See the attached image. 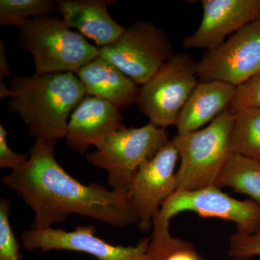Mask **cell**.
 Segmentation results:
<instances>
[{
    "label": "cell",
    "mask_w": 260,
    "mask_h": 260,
    "mask_svg": "<svg viewBox=\"0 0 260 260\" xmlns=\"http://www.w3.org/2000/svg\"><path fill=\"white\" fill-rule=\"evenodd\" d=\"M56 9L51 0H1L0 25L18 27L38 17L46 16Z\"/></svg>",
    "instance_id": "cell-19"
},
{
    "label": "cell",
    "mask_w": 260,
    "mask_h": 260,
    "mask_svg": "<svg viewBox=\"0 0 260 260\" xmlns=\"http://www.w3.org/2000/svg\"><path fill=\"white\" fill-rule=\"evenodd\" d=\"M199 27L184 38L186 49H213L260 18V0H203Z\"/></svg>",
    "instance_id": "cell-12"
},
{
    "label": "cell",
    "mask_w": 260,
    "mask_h": 260,
    "mask_svg": "<svg viewBox=\"0 0 260 260\" xmlns=\"http://www.w3.org/2000/svg\"><path fill=\"white\" fill-rule=\"evenodd\" d=\"M169 141L165 129L150 123L139 128L123 126L85 158L94 167L107 172V184L111 189L127 191L140 168Z\"/></svg>",
    "instance_id": "cell-5"
},
{
    "label": "cell",
    "mask_w": 260,
    "mask_h": 260,
    "mask_svg": "<svg viewBox=\"0 0 260 260\" xmlns=\"http://www.w3.org/2000/svg\"><path fill=\"white\" fill-rule=\"evenodd\" d=\"M179 153L172 139L143 164L135 174L127 193L138 218V229L149 232L153 219L166 201L177 190L176 167Z\"/></svg>",
    "instance_id": "cell-10"
},
{
    "label": "cell",
    "mask_w": 260,
    "mask_h": 260,
    "mask_svg": "<svg viewBox=\"0 0 260 260\" xmlns=\"http://www.w3.org/2000/svg\"><path fill=\"white\" fill-rule=\"evenodd\" d=\"M55 144L36 140L28 161L3 179L34 213L32 229H47L71 215L94 219L115 228L138 224L127 191L107 189L97 182H80L54 157Z\"/></svg>",
    "instance_id": "cell-1"
},
{
    "label": "cell",
    "mask_w": 260,
    "mask_h": 260,
    "mask_svg": "<svg viewBox=\"0 0 260 260\" xmlns=\"http://www.w3.org/2000/svg\"><path fill=\"white\" fill-rule=\"evenodd\" d=\"M245 109H260V73L236 87L228 112L234 114Z\"/></svg>",
    "instance_id": "cell-22"
},
{
    "label": "cell",
    "mask_w": 260,
    "mask_h": 260,
    "mask_svg": "<svg viewBox=\"0 0 260 260\" xmlns=\"http://www.w3.org/2000/svg\"><path fill=\"white\" fill-rule=\"evenodd\" d=\"M230 150L247 158H260V109H245L233 114Z\"/></svg>",
    "instance_id": "cell-18"
},
{
    "label": "cell",
    "mask_w": 260,
    "mask_h": 260,
    "mask_svg": "<svg viewBox=\"0 0 260 260\" xmlns=\"http://www.w3.org/2000/svg\"><path fill=\"white\" fill-rule=\"evenodd\" d=\"M199 83L197 62L186 54L174 56L140 88L136 104L150 124L166 129L178 116Z\"/></svg>",
    "instance_id": "cell-6"
},
{
    "label": "cell",
    "mask_w": 260,
    "mask_h": 260,
    "mask_svg": "<svg viewBox=\"0 0 260 260\" xmlns=\"http://www.w3.org/2000/svg\"><path fill=\"white\" fill-rule=\"evenodd\" d=\"M10 202L1 198L0 201V260H20V244L10 220Z\"/></svg>",
    "instance_id": "cell-21"
},
{
    "label": "cell",
    "mask_w": 260,
    "mask_h": 260,
    "mask_svg": "<svg viewBox=\"0 0 260 260\" xmlns=\"http://www.w3.org/2000/svg\"><path fill=\"white\" fill-rule=\"evenodd\" d=\"M149 260H203L190 243L174 238L169 232L150 237Z\"/></svg>",
    "instance_id": "cell-20"
},
{
    "label": "cell",
    "mask_w": 260,
    "mask_h": 260,
    "mask_svg": "<svg viewBox=\"0 0 260 260\" xmlns=\"http://www.w3.org/2000/svg\"><path fill=\"white\" fill-rule=\"evenodd\" d=\"M218 187L232 188L260 204V161L232 153L215 183Z\"/></svg>",
    "instance_id": "cell-17"
},
{
    "label": "cell",
    "mask_w": 260,
    "mask_h": 260,
    "mask_svg": "<svg viewBox=\"0 0 260 260\" xmlns=\"http://www.w3.org/2000/svg\"><path fill=\"white\" fill-rule=\"evenodd\" d=\"M18 28L20 44L34 56L36 74L75 73L99 56V48L89 44L62 20L49 15L38 17Z\"/></svg>",
    "instance_id": "cell-4"
},
{
    "label": "cell",
    "mask_w": 260,
    "mask_h": 260,
    "mask_svg": "<svg viewBox=\"0 0 260 260\" xmlns=\"http://www.w3.org/2000/svg\"><path fill=\"white\" fill-rule=\"evenodd\" d=\"M257 160H259V161H260V158H258Z\"/></svg>",
    "instance_id": "cell-26"
},
{
    "label": "cell",
    "mask_w": 260,
    "mask_h": 260,
    "mask_svg": "<svg viewBox=\"0 0 260 260\" xmlns=\"http://www.w3.org/2000/svg\"><path fill=\"white\" fill-rule=\"evenodd\" d=\"M199 82L220 81L237 87L260 73V19L206 50L197 61Z\"/></svg>",
    "instance_id": "cell-9"
},
{
    "label": "cell",
    "mask_w": 260,
    "mask_h": 260,
    "mask_svg": "<svg viewBox=\"0 0 260 260\" xmlns=\"http://www.w3.org/2000/svg\"><path fill=\"white\" fill-rule=\"evenodd\" d=\"M121 121L119 109L112 103L85 95L70 115L65 139L72 150L84 155L89 147H96L121 129Z\"/></svg>",
    "instance_id": "cell-13"
},
{
    "label": "cell",
    "mask_w": 260,
    "mask_h": 260,
    "mask_svg": "<svg viewBox=\"0 0 260 260\" xmlns=\"http://www.w3.org/2000/svg\"><path fill=\"white\" fill-rule=\"evenodd\" d=\"M228 254L233 260H250L260 256V230L253 234L234 233L229 239Z\"/></svg>",
    "instance_id": "cell-23"
},
{
    "label": "cell",
    "mask_w": 260,
    "mask_h": 260,
    "mask_svg": "<svg viewBox=\"0 0 260 260\" xmlns=\"http://www.w3.org/2000/svg\"><path fill=\"white\" fill-rule=\"evenodd\" d=\"M8 132L4 126L0 125V168L18 170L28 161L29 155L19 154L12 150L7 142Z\"/></svg>",
    "instance_id": "cell-24"
},
{
    "label": "cell",
    "mask_w": 260,
    "mask_h": 260,
    "mask_svg": "<svg viewBox=\"0 0 260 260\" xmlns=\"http://www.w3.org/2000/svg\"><path fill=\"white\" fill-rule=\"evenodd\" d=\"M104 0H59L56 9L68 26L92 39L100 47L114 44L126 28L114 21Z\"/></svg>",
    "instance_id": "cell-14"
},
{
    "label": "cell",
    "mask_w": 260,
    "mask_h": 260,
    "mask_svg": "<svg viewBox=\"0 0 260 260\" xmlns=\"http://www.w3.org/2000/svg\"><path fill=\"white\" fill-rule=\"evenodd\" d=\"M85 95L95 96L124 109L136 103L140 88L115 65L99 56L75 72Z\"/></svg>",
    "instance_id": "cell-15"
},
{
    "label": "cell",
    "mask_w": 260,
    "mask_h": 260,
    "mask_svg": "<svg viewBox=\"0 0 260 260\" xmlns=\"http://www.w3.org/2000/svg\"><path fill=\"white\" fill-rule=\"evenodd\" d=\"M10 75V67L6 57L4 43L0 41V91H3L8 88L5 84V78Z\"/></svg>",
    "instance_id": "cell-25"
},
{
    "label": "cell",
    "mask_w": 260,
    "mask_h": 260,
    "mask_svg": "<svg viewBox=\"0 0 260 260\" xmlns=\"http://www.w3.org/2000/svg\"><path fill=\"white\" fill-rule=\"evenodd\" d=\"M187 211L203 218L234 222L240 234H253L260 230L259 203L251 199H235L215 185L198 190H176L164 202L153 225H169L171 219Z\"/></svg>",
    "instance_id": "cell-8"
},
{
    "label": "cell",
    "mask_w": 260,
    "mask_h": 260,
    "mask_svg": "<svg viewBox=\"0 0 260 260\" xmlns=\"http://www.w3.org/2000/svg\"><path fill=\"white\" fill-rule=\"evenodd\" d=\"M259 19H260V18H259Z\"/></svg>",
    "instance_id": "cell-27"
},
{
    "label": "cell",
    "mask_w": 260,
    "mask_h": 260,
    "mask_svg": "<svg viewBox=\"0 0 260 260\" xmlns=\"http://www.w3.org/2000/svg\"><path fill=\"white\" fill-rule=\"evenodd\" d=\"M85 96L74 73L13 77L1 98H10L8 109L18 114L36 140L56 144L65 138L72 112Z\"/></svg>",
    "instance_id": "cell-2"
},
{
    "label": "cell",
    "mask_w": 260,
    "mask_h": 260,
    "mask_svg": "<svg viewBox=\"0 0 260 260\" xmlns=\"http://www.w3.org/2000/svg\"><path fill=\"white\" fill-rule=\"evenodd\" d=\"M235 90V86L223 82H199L178 116V135L197 131L212 122L228 109Z\"/></svg>",
    "instance_id": "cell-16"
},
{
    "label": "cell",
    "mask_w": 260,
    "mask_h": 260,
    "mask_svg": "<svg viewBox=\"0 0 260 260\" xmlns=\"http://www.w3.org/2000/svg\"><path fill=\"white\" fill-rule=\"evenodd\" d=\"M233 117L226 109L205 127L172 138L180 160L176 173L177 190L215 185L232 154Z\"/></svg>",
    "instance_id": "cell-3"
},
{
    "label": "cell",
    "mask_w": 260,
    "mask_h": 260,
    "mask_svg": "<svg viewBox=\"0 0 260 260\" xmlns=\"http://www.w3.org/2000/svg\"><path fill=\"white\" fill-rule=\"evenodd\" d=\"M21 240L29 251H78L97 260H149L150 237L141 239L135 246L112 245L98 237L93 225H78L72 232L53 228L30 229L23 233Z\"/></svg>",
    "instance_id": "cell-11"
},
{
    "label": "cell",
    "mask_w": 260,
    "mask_h": 260,
    "mask_svg": "<svg viewBox=\"0 0 260 260\" xmlns=\"http://www.w3.org/2000/svg\"><path fill=\"white\" fill-rule=\"evenodd\" d=\"M174 54L165 32L146 21L133 24L114 44L99 47V56L138 85L147 83Z\"/></svg>",
    "instance_id": "cell-7"
}]
</instances>
